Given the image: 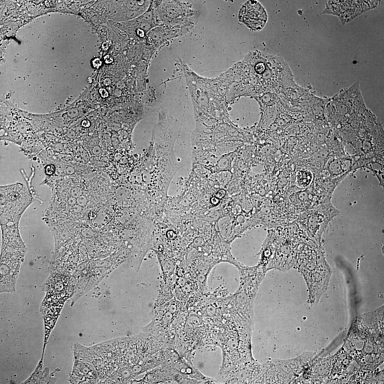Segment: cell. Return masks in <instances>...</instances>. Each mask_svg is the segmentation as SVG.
Returning a JSON list of instances; mask_svg holds the SVG:
<instances>
[{
  "instance_id": "10",
  "label": "cell",
  "mask_w": 384,
  "mask_h": 384,
  "mask_svg": "<svg viewBox=\"0 0 384 384\" xmlns=\"http://www.w3.org/2000/svg\"><path fill=\"white\" fill-rule=\"evenodd\" d=\"M71 196L77 198L82 195V190L81 188L75 187L72 188L71 190Z\"/></svg>"
},
{
  "instance_id": "4",
  "label": "cell",
  "mask_w": 384,
  "mask_h": 384,
  "mask_svg": "<svg viewBox=\"0 0 384 384\" xmlns=\"http://www.w3.org/2000/svg\"><path fill=\"white\" fill-rule=\"evenodd\" d=\"M24 260V258L19 257L1 255V293L16 292L21 265Z\"/></svg>"
},
{
  "instance_id": "8",
  "label": "cell",
  "mask_w": 384,
  "mask_h": 384,
  "mask_svg": "<svg viewBox=\"0 0 384 384\" xmlns=\"http://www.w3.org/2000/svg\"><path fill=\"white\" fill-rule=\"evenodd\" d=\"M312 176L311 172L307 169H303L298 172L297 177V182L300 186L305 187L310 184Z\"/></svg>"
},
{
  "instance_id": "18",
  "label": "cell",
  "mask_w": 384,
  "mask_h": 384,
  "mask_svg": "<svg viewBox=\"0 0 384 384\" xmlns=\"http://www.w3.org/2000/svg\"><path fill=\"white\" fill-rule=\"evenodd\" d=\"M66 171L68 174H72L74 173L75 170L72 167H70L67 168Z\"/></svg>"
},
{
  "instance_id": "17",
  "label": "cell",
  "mask_w": 384,
  "mask_h": 384,
  "mask_svg": "<svg viewBox=\"0 0 384 384\" xmlns=\"http://www.w3.org/2000/svg\"><path fill=\"white\" fill-rule=\"evenodd\" d=\"M90 122L89 120H84L82 122V125L84 128H89L90 127Z\"/></svg>"
},
{
  "instance_id": "7",
  "label": "cell",
  "mask_w": 384,
  "mask_h": 384,
  "mask_svg": "<svg viewBox=\"0 0 384 384\" xmlns=\"http://www.w3.org/2000/svg\"><path fill=\"white\" fill-rule=\"evenodd\" d=\"M50 273L48 278L41 287L42 290L52 292L66 300L68 296L66 292V286H65L67 285L64 282L65 280H63V273L60 270H56Z\"/></svg>"
},
{
  "instance_id": "13",
  "label": "cell",
  "mask_w": 384,
  "mask_h": 384,
  "mask_svg": "<svg viewBox=\"0 0 384 384\" xmlns=\"http://www.w3.org/2000/svg\"><path fill=\"white\" fill-rule=\"evenodd\" d=\"M55 170V168L54 166L53 165H49L46 168V172L47 174L51 175L54 173Z\"/></svg>"
},
{
  "instance_id": "12",
  "label": "cell",
  "mask_w": 384,
  "mask_h": 384,
  "mask_svg": "<svg viewBox=\"0 0 384 384\" xmlns=\"http://www.w3.org/2000/svg\"><path fill=\"white\" fill-rule=\"evenodd\" d=\"M72 208V211L75 213H79L82 211L83 207H80V206L76 204Z\"/></svg>"
},
{
  "instance_id": "9",
  "label": "cell",
  "mask_w": 384,
  "mask_h": 384,
  "mask_svg": "<svg viewBox=\"0 0 384 384\" xmlns=\"http://www.w3.org/2000/svg\"><path fill=\"white\" fill-rule=\"evenodd\" d=\"M88 201L87 198L84 195H82L76 198V204L83 208L86 206Z\"/></svg>"
},
{
  "instance_id": "19",
  "label": "cell",
  "mask_w": 384,
  "mask_h": 384,
  "mask_svg": "<svg viewBox=\"0 0 384 384\" xmlns=\"http://www.w3.org/2000/svg\"><path fill=\"white\" fill-rule=\"evenodd\" d=\"M105 60L106 63L107 64L111 63L113 61L112 58L109 56L106 57L105 59Z\"/></svg>"
},
{
  "instance_id": "16",
  "label": "cell",
  "mask_w": 384,
  "mask_h": 384,
  "mask_svg": "<svg viewBox=\"0 0 384 384\" xmlns=\"http://www.w3.org/2000/svg\"><path fill=\"white\" fill-rule=\"evenodd\" d=\"M92 64H93V66L95 68H98L101 66V64H102V62L99 59H95L92 62Z\"/></svg>"
},
{
  "instance_id": "15",
  "label": "cell",
  "mask_w": 384,
  "mask_h": 384,
  "mask_svg": "<svg viewBox=\"0 0 384 384\" xmlns=\"http://www.w3.org/2000/svg\"><path fill=\"white\" fill-rule=\"evenodd\" d=\"M99 92L103 98H106L109 96V92L107 90L103 88L100 89L99 90Z\"/></svg>"
},
{
  "instance_id": "3",
  "label": "cell",
  "mask_w": 384,
  "mask_h": 384,
  "mask_svg": "<svg viewBox=\"0 0 384 384\" xmlns=\"http://www.w3.org/2000/svg\"><path fill=\"white\" fill-rule=\"evenodd\" d=\"M31 202L30 199L21 197L18 191H16V194H7V197L1 196V225L19 223Z\"/></svg>"
},
{
  "instance_id": "6",
  "label": "cell",
  "mask_w": 384,
  "mask_h": 384,
  "mask_svg": "<svg viewBox=\"0 0 384 384\" xmlns=\"http://www.w3.org/2000/svg\"><path fill=\"white\" fill-rule=\"evenodd\" d=\"M185 33L183 30L162 24L148 33L145 43L157 52L173 39Z\"/></svg>"
},
{
  "instance_id": "2",
  "label": "cell",
  "mask_w": 384,
  "mask_h": 384,
  "mask_svg": "<svg viewBox=\"0 0 384 384\" xmlns=\"http://www.w3.org/2000/svg\"><path fill=\"white\" fill-rule=\"evenodd\" d=\"M154 8L161 24L189 32L196 23V11L190 5L180 1H153Z\"/></svg>"
},
{
  "instance_id": "1",
  "label": "cell",
  "mask_w": 384,
  "mask_h": 384,
  "mask_svg": "<svg viewBox=\"0 0 384 384\" xmlns=\"http://www.w3.org/2000/svg\"><path fill=\"white\" fill-rule=\"evenodd\" d=\"M182 68L192 97L194 111L202 112L220 121L229 119V104L219 94L213 79L200 77L186 64Z\"/></svg>"
},
{
  "instance_id": "5",
  "label": "cell",
  "mask_w": 384,
  "mask_h": 384,
  "mask_svg": "<svg viewBox=\"0 0 384 384\" xmlns=\"http://www.w3.org/2000/svg\"><path fill=\"white\" fill-rule=\"evenodd\" d=\"M267 18L264 7L255 1H247L242 7L239 12L240 21L253 31L262 29L267 23Z\"/></svg>"
},
{
  "instance_id": "14",
  "label": "cell",
  "mask_w": 384,
  "mask_h": 384,
  "mask_svg": "<svg viewBox=\"0 0 384 384\" xmlns=\"http://www.w3.org/2000/svg\"><path fill=\"white\" fill-rule=\"evenodd\" d=\"M67 202L70 207H72L76 204V198L71 196L68 198Z\"/></svg>"
},
{
  "instance_id": "11",
  "label": "cell",
  "mask_w": 384,
  "mask_h": 384,
  "mask_svg": "<svg viewBox=\"0 0 384 384\" xmlns=\"http://www.w3.org/2000/svg\"><path fill=\"white\" fill-rule=\"evenodd\" d=\"M92 152L94 155H96V156H99V155H101L102 154V149L99 146H95L94 147L92 148Z\"/></svg>"
}]
</instances>
